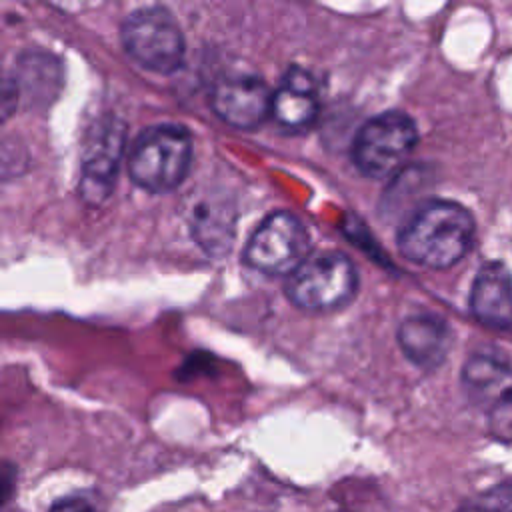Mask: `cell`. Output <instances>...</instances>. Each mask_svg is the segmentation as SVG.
<instances>
[{"label":"cell","mask_w":512,"mask_h":512,"mask_svg":"<svg viewBox=\"0 0 512 512\" xmlns=\"http://www.w3.org/2000/svg\"><path fill=\"white\" fill-rule=\"evenodd\" d=\"M272 90L254 72H230L210 88V106L226 124L240 130L258 128L272 108Z\"/></svg>","instance_id":"8"},{"label":"cell","mask_w":512,"mask_h":512,"mask_svg":"<svg viewBox=\"0 0 512 512\" xmlns=\"http://www.w3.org/2000/svg\"><path fill=\"white\" fill-rule=\"evenodd\" d=\"M308 232L298 216L286 210L268 214L244 246V262L268 276H290L310 254Z\"/></svg>","instance_id":"6"},{"label":"cell","mask_w":512,"mask_h":512,"mask_svg":"<svg viewBox=\"0 0 512 512\" xmlns=\"http://www.w3.org/2000/svg\"><path fill=\"white\" fill-rule=\"evenodd\" d=\"M474 216L454 200L434 198L420 204L400 226V254L424 268L444 270L460 262L474 242Z\"/></svg>","instance_id":"1"},{"label":"cell","mask_w":512,"mask_h":512,"mask_svg":"<svg viewBox=\"0 0 512 512\" xmlns=\"http://www.w3.org/2000/svg\"><path fill=\"white\" fill-rule=\"evenodd\" d=\"M190 232L206 252L210 254L226 252L232 244L234 208L224 204V200H214L212 196L202 198L192 208Z\"/></svg>","instance_id":"13"},{"label":"cell","mask_w":512,"mask_h":512,"mask_svg":"<svg viewBox=\"0 0 512 512\" xmlns=\"http://www.w3.org/2000/svg\"><path fill=\"white\" fill-rule=\"evenodd\" d=\"M48 512H100V508L82 496H66L56 500Z\"/></svg>","instance_id":"16"},{"label":"cell","mask_w":512,"mask_h":512,"mask_svg":"<svg viewBox=\"0 0 512 512\" xmlns=\"http://www.w3.org/2000/svg\"><path fill=\"white\" fill-rule=\"evenodd\" d=\"M480 512H512V482H504L486 492L476 504Z\"/></svg>","instance_id":"15"},{"label":"cell","mask_w":512,"mask_h":512,"mask_svg":"<svg viewBox=\"0 0 512 512\" xmlns=\"http://www.w3.org/2000/svg\"><path fill=\"white\" fill-rule=\"evenodd\" d=\"M460 380L470 402L490 408L512 392V364L500 350H478L464 362Z\"/></svg>","instance_id":"12"},{"label":"cell","mask_w":512,"mask_h":512,"mask_svg":"<svg viewBox=\"0 0 512 512\" xmlns=\"http://www.w3.org/2000/svg\"><path fill=\"white\" fill-rule=\"evenodd\" d=\"M126 126L118 116L98 118L86 138L82 150V168L78 194L90 206H100L112 192L120 158L124 154Z\"/></svg>","instance_id":"7"},{"label":"cell","mask_w":512,"mask_h":512,"mask_svg":"<svg viewBox=\"0 0 512 512\" xmlns=\"http://www.w3.org/2000/svg\"><path fill=\"white\" fill-rule=\"evenodd\" d=\"M318 110L314 76L300 66H290L272 94V120L288 132H304L316 122Z\"/></svg>","instance_id":"9"},{"label":"cell","mask_w":512,"mask_h":512,"mask_svg":"<svg viewBox=\"0 0 512 512\" xmlns=\"http://www.w3.org/2000/svg\"><path fill=\"white\" fill-rule=\"evenodd\" d=\"M416 122L402 110H386L366 120L352 142V162L368 178H386L412 154Z\"/></svg>","instance_id":"5"},{"label":"cell","mask_w":512,"mask_h":512,"mask_svg":"<svg viewBox=\"0 0 512 512\" xmlns=\"http://www.w3.org/2000/svg\"><path fill=\"white\" fill-rule=\"evenodd\" d=\"M404 356L422 370L438 368L452 346V330L442 316L418 312L406 316L396 332Z\"/></svg>","instance_id":"10"},{"label":"cell","mask_w":512,"mask_h":512,"mask_svg":"<svg viewBox=\"0 0 512 512\" xmlns=\"http://www.w3.org/2000/svg\"><path fill=\"white\" fill-rule=\"evenodd\" d=\"M122 46L142 68L172 74L184 62V36L174 14L164 6H142L126 16L120 28Z\"/></svg>","instance_id":"4"},{"label":"cell","mask_w":512,"mask_h":512,"mask_svg":"<svg viewBox=\"0 0 512 512\" xmlns=\"http://www.w3.org/2000/svg\"><path fill=\"white\" fill-rule=\"evenodd\" d=\"M470 312L496 330H512V274L494 260L478 268L470 288Z\"/></svg>","instance_id":"11"},{"label":"cell","mask_w":512,"mask_h":512,"mask_svg":"<svg viewBox=\"0 0 512 512\" xmlns=\"http://www.w3.org/2000/svg\"><path fill=\"white\" fill-rule=\"evenodd\" d=\"M358 288L352 260L336 250L310 254L286 280V296L302 310L328 312L348 304Z\"/></svg>","instance_id":"3"},{"label":"cell","mask_w":512,"mask_h":512,"mask_svg":"<svg viewBox=\"0 0 512 512\" xmlns=\"http://www.w3.org/2000/svg\"><path fill=\"white\" fill-rule=\"evenodd\" d=\"M192 164V138L180 124L144 128L128 152L130 180L152 194L176 190Z\"/></svg>","instance_id":"2"},{"label":"cell","mask_w":512,"mask_h":512,"mask_svg":"<svg viewBox=\"0 0 512 512\" xmlns=\"http://www.w3.org/2000/svg\"><path fill=\"white\" fill-rule=\"evenodd\" d=\"M488 430L502 442H512V392L488 408Z\"/></svg>","instance_id":"14"}]
</instances>
